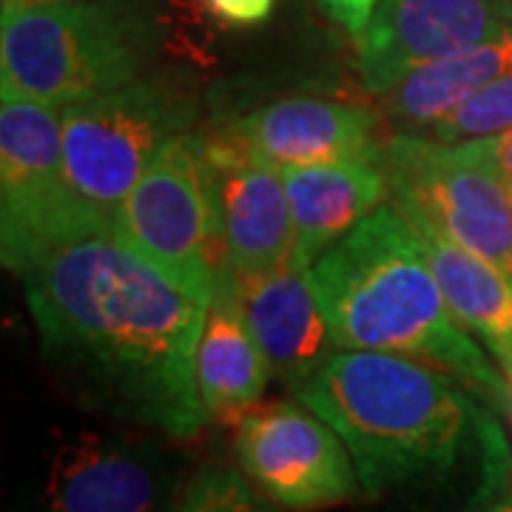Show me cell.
Listing matches in <instances>:
<instances>
[{"label": "cell", "mask_w": 512, "mask_h": 512, "mask_svg": "<svg viewBox=\"0 0 512 512\" xmlns=\"http://www.w3.org/2000/svg\"><path fill=\"white\" fill-rule=\"evenodd\" d=\"M40 353L60 390L97 419L200 439L197 387L205 305L117 231L57 248L23 274Z\"/></svg>", "instance_id": "cell-1"}, {"label": "cell", "mask_w": 512, "mask_h": 512, "mask_svg": "<svg viewBox=\"0 0 512 512\" xmlns=\"http://www.w3.org/2000/svg\"><path fill=\"white\" fill-rule=\"evenodd\" d=\"M291 393L348 444L367 512H478L510 487L501 413L450 373L339 348Z\"/></svg>", "instance_id": "cell-2"}, {"label": "cell", "mask_w": 512, "mask_h": 512, "mask_svg": "<svg viewBox=\"0 0 512 512\" xmlns=\"http://www.w3.org/2000/svg\"><path fill=\"white\" fill-rule=\"evenodd\" d=\"M336 348L430 365L507 416V376L453 319L419 231L384 202L311 265Z\"/></svg>", "instance_id": "cell-3"}, {"label": "cell", "mask_w": 512, "mask_h": 512, "mask_svg": "<svg viewBox=\"0 0 512 512\" xmlns=\"http://www.w3.org/2000/svg\"><path fill=\"white\" fill-rule=\"evenodd\" d=\"M160 49L163 40L128 0L32 3L3 20L0 92L66 109L143 77Z\"/></svg>", "instance_id": "cell-4"}, {"label": "cell", "mask_w": 512, "mask_h": 512, "mask_svg": "<svg viewBox=\"0 0 512 512\" xmlns=\"http://www.w3.org/2000/svg\"><path fill=\"white\" fill-rule=\"evenodd\" d=\"M177 444L120 421L57 430L23 484L18 512H174L191 478Z\"/></svg>", "instance_id": "cell-5"}, {"label": "cell", "mask_w": 512, "mask_h": 512, "mask_svg": "<svg viewBox=\"0 0 512 512\" xmlns=\"http://www.w3.org/2000/svg\"><path fill=\"white\" fill-rule=\"evenodd\" d=\"M200 97L174 74H143L63 109V157L74 191L111 220L165 143L197 126Z\"/></svg>", "instance_id": "cell-6"}, {"label": "cell", "mask_w": 512, "mask_h": 512, "mask_svg": "<svg viewBox=\"0 0 512 512\" xmlns=\"http://www.w3.org/2000/svg\"><path fill=\"white\" fill-rule=\"evenodd\" d=\"M114 231L74 191L63 157V109L3 100L0 109V254L23 274L74 239Z\"/></svg>", "instance_id": "cell-7"}, {"label": "cell", "mask_w": 512, "mask_h": 512, "mask_svg": "<svg viewBox=\"0 0 512 512\" xmlns=\"http://www.w3.org/2000/svg\"><path fill=\"white\" fill-rule=\"evenodd\" d=\"M114 231L205 308L228 276L200 134L160 148L114 217Z\"/></svg>", "instance_id": "cell-8"}, {"label": "cell", "mask_w": 512, "mask_h": 512, "mask_svg": "<svg viewBox=\"0 0 512 512\" xmlns=\"http://www.w3.org/2000/svg\"><path fill=\"white\" fill-rule=\"evenodd\" d=\"M382 168L390 205L413 228L436 231L512 276V197L493 171L419 131L387 134Z\"/></svg>", "instance_id": "cell-9"}, {"label": "cell", "mask_w": 512, "mask_h": 512, "mask_svg": "<svg viewBox=\"0 0 512 512\" xmlns=\"http://www.w3.org/2000/svg\"><path fill=\"white\" fill-rule=\"evenodd\" d=\"M237 467L279 510H328L362 498L348 444L308 404L259 402L234 427Z\"/></svg>", "instance_id": "cell-10"}, {"label": "cell", "mask_w": 512, "mask_h": 512, "mask_svg": "<svg viewBox=\"0 0 512 512\" xmlns=\"http://www.w3.org/2000/svg\"><path fill=\"white\" fill-rule=\"evenodd\" d=\"M200 146L228 276L271 274L291 265L296 228L282 171L239 146L225 128L220 134H200Z\"/></svg>", "instance_id": "cell-11"}, {"label": "cell", "mask_w": 512, "mask_h": 512, "mask_svg": "<svg viewBox=\"0 0 512 512\" xmlns=\"http://www.w3.org/2000/svg\"><path fill=\"white\" fill-rule=\"evenodd\" d=\"M501 0H382L359 37V77L382 97L421 66L501 35Z\"/></svg>", "instance_id": "cell-12"}, {"label": "cell", "mask_w": 512, "mask_h": 512, "mask_svg": "<svg viewBox=\"0 0 512 512\" xmlns=\"http://www.w3.org/2000/svg\"><path fill=\"white\" fill-rule=\"evenodd\" d=\"M382 114L333 97H282L225 128L239 146L282 168L382 157Z\"/></svg>", "instance_id": "cell-13"}, {"label": "cell", "mask_w": 512, "mask_h": 512, "mask_svg": "<svg viewBox=\"0 0 512 512\" xmlns=\"http://www.w3.org/2000/svg\"><path fill=\"white\" fill-rule=\"evenodd\" d=\"M217 296L237 308L271 373L288 390L299 387L333 350H339L319 308L311 271L296 262L271 274L225 276Z\"/></svg>", "instance_id": "cell-14"}, {"label": "cell", "mask_w": 512, "mask_h": 512, "mask_svg": "<svg viewBox=\"0 0 512 512\" xmlns=\"http://www.w3.org/2000/svg\"><path fill=\"white\" fill-rule=\"evenodd\" d=\"M296 228L293 262L308 268L390 200L382 157H356L339 163L282 168Z\"/></svg>", "instance_id": "cell-15"}, {"label": "cell", "mask_w": 512, "mask_h": 512, "mask_svg": "<svg viewBox=\"0 0 512 512\" xmlns=\"http://www.w3.org/2000/svg\"><path fill=\"white\" fill-rule=\"evenodd\" d=\"M504 74H512V26L410 72L379 97V114L396 131H427Z\"/></svg>", "instance_id": "cell-16"}, {"label": "cell", "mask_w": 512, "mask_h": 512, "mask_svg": "<svg viewBox=\"0 0 512 512\" xmlns=\"http://www.w3.org/2000/svg\"><path fill=\"white\" fill-rule=\"evenodd\" d=\"M416 231L453 319L512 373V276L436 231Z\"/></svg>", "instance_id": "cell-17"}, {"label": "cell", "mask_w": 512, "mask_h": 512, "mask_svg": "<svg viewBox=\"0 0 512 512\" xmlns=\"http://www.w3.org/2000/svg\"><path fill=\"white\" fill-rule=\"evenodd\" d=\"M194 367L208 419L231 427L262 402L274 376L245 319L222 296L205 308Z\"/></svg>", "instance_id": "cell-18"}, {"label": "cell", "mask_w": 512, "mask_h": 512, "mask_svg": "<svg viewBox=\"0 0 512 512\" xmlns=\"http://www.w3.org/2000/svg\"><path fill=\"white\" fill-rule=\"evenodd\" d=\"M174 512H279V507L259 493L239 467L205 464L191 473Z\"/></svg>", "instance_id": "cell-19"}, {"label": "cell", "mask_w": 512, "mask_h": 512, "mask_svg": "<svg viewBox=\"0 0 512 512\" xmlns=\"http://www.w3.org/2000/svg\"><path fill=\"white\" fill-rule=\"evenodd\" d=\"M504 128H512V74L487 83L473 97H467L456 111H450L441 123L419 134H427L439 143H464L498 134Z\"/></svg>", "instance_id": "cell-20"}, {"label": "cell", "mask_w": 512, "mask_h": 512, "mask_svg": "<svg viewBox=\"0 0 512 512\" xmlns=\"http://www.w3.org/2000/svg\"><path fill=\"white\" fill-rule=\"evenodd\" d=\"M148 26L163 40V46L171 37H185L194 46V32L208 23L205 3L202 0H128Z\"/></svg>", "instance_id": "cell-21"}, {"label": "cell", "mask_w": 512, "mask_h": 512, "mask_svg": "<svg viewBox=\"0 0 512 512\" xmlns=\"http://www.w3.org/2000/svg\"><path fill=\"white\" fill-rule=\"evenodd\" d=\"M456 146L467 157H473L478 165L493 171L507 188H512V128H504L498 134H487V137H476V140H464Z\"/></svg>", "instance_id": "cell-22"}, {"label": "cell", "mask_w": 512, "mask_h": 512, "mask_svg": "<svg viewBox=\"0 0 512 512\" xmlns=\"http://www.w3.org/2000/svg\"><path fill=\"white\" fill-rule=\"evenodd\" d=\"M211 23L225 29H254L274 15L276 0H202Z\"/></svg>", "instance_id": "cell-23"}, {"label": "cell", "mask_w": 512, "mask_h": 512, "mask_svg": "<svg viewBox=\"0 0 512 512\" xmlns=\"http://www.w3.org/2000/svg\"><path fill=\"white\" fill-rule=\"evenodd\" d=\"M316 3L325 12V18H330L339 29H345L350 37L359 40L382 0H316Z\"/></svg>", "instance_id": "cell-24"}, {"label": "cell", "mask_w": 512, "mask_h": 512, "mask_svg": "<svg viewBox=\"0 0 512 512\" xmlns=\"http://www.w3.org/2000/svg\"><path fill=\"white\" fill-rule=\"evenodd\" d=\"M478 512H512V481L504 493L495 495L493 501H490V504H484Z\"/></svg>", "instance_id": "cell-25"}, {"label": "cell", "mask_w": 512, "mask_h": 512, "mask_svg": "<svg viewBox=\"0 0 512 512\" xmlns=\"http://www.w3.org/2000/svg\"><path fill=\"white\" fill-rule=\"evenodd\" d=\"M29 6V0H0V20H12Z\"/></svg>", "instance_id": "cell-26"}, {"label": "cell", "mask_w": 512, "mask_h": 512, "mask_svg": "<svg viewBox=\"0 0 512 512\" xmlns=\"http://www.w3.org/2000/svg\"><path fill=\"white\" fill-rule=\"evenodd\" d=\"M501 12H504L507 23H512V0H501Z\"/></svg>", "instance_id": "cell-27"}, {"label": "cell", "mask_w": 512, "mask_h": 512, "mask_svg": "<svg viewBox=\"0 0 512 512\" xmlns=\"http://www.w3.org/2000/svg\"><path fill=\"white\" fill-rule=\"evenodd\" d=\"M507 393H510V410H507V416L512 421V373H507Z\"/></svg>", "instance_id": "cell-28"}, {"label": "cell", "mask_w": 512, "mask_h": 512, "mask_svg": "<svg viewBox=\"0 0 512 512\" xmlns=\"http://www.w3.org/2000/svg\"><path fill=\"white\" fill-rule=\"evenodd\" d=\"M32 3H55V0H29V6H32Z\"/></svg>", "instance_id": "cell-29"}, {"label": "cell", "mask_w": 512, "mask_h": 512, "mask_svg": "<svg viewBox=\"0 0 512 512\" xmlns=\"http://www.w3.org/2000/svg\"><path fill=\"white\" fill-rule=\"evenodd\" d=\"M510 197H512V188H510Z\"/></svg>", "instance_id": "cell-30"}]
</instances>
